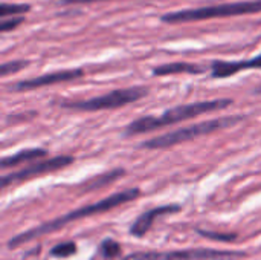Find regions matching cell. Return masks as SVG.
I'll list each match as a JSON object with an SVG mask.
<instances>
[{"instance_id":"1","label":"cell","mask_w":261,"mask_h":260,"mask_svg":"<svg viewBox=\"0 0 261 260\" xmlns=\"http://www.w3.org/2000/svg\"><path fill=\"white\" fill-rule=\"evenodd\" d=\"M139 196V190L138 188H128V190H124V192H119V193H115V195H110L109 198L99 201V202H95V204H90V205H86V207H81L78 210H73L61 218H57L54 221H49V222H44L41 224L40 227H35L29 231H24V233H20L17 234L15 238H12L9 242H8V247L9 248H17L20 247L21 244L24 242H29L32 239H37L40 236H44V234H49L61 227H66L67 224L73 222V221H78V219H83V218H87V216H93V215H99V213H106V211H110L122 204H127L133 199H136Z\"/></svg>"},{"instance_id":"2","label":"cell","mask_w":261,"mask_h":260,"mask_svg":"<svg viewBox=\"0 0 261 260\" xmlns=\"http://www.w3.org/2000/svg\"><path fill=\"white\" fill-rule=\"evenodd\" d=\"M232 104V100L229 98H220V100H211V101H200V103H191V104H184L177 106L173 109L165 110L159 116H142L139 120H135L130 123L125 129L127 136L139 135V133H147L158 130L161 127H167L170 124H176L180 121H187L196 116H200L208 112H216L226 109L228 106Z\"/></svg>"},{"instance_id":"3","label":"cell","mask_w":261,"mask_h":260,"mask_svg":"<svg viewBox=\"0 0 261 260\" xmlns=\"http://www.w3.org/2000/svg\"><path fill=\"white\" fill-rule=\"evenodd\" d=\"M261 12V0H243V2H232L214 6H203L185 11L168 12L161 17L164 23H188V21H202L210 18L219 17H234V15H245V14H255Z\"/></svg>"},{"instance_id":"4","label":"cell","mask_w":261,"mask_h":260,"mask_svg":"<svg viewBox=\"0 0 261 260\" xmlns=\"http://www.w3.org/2000/svg\"><path fill=\"white\" fill-rule=\"evenodd\" d=\"M239 121H242V116H225V118H216V120L197 123V124H193V126H188V127H184V129H177V130L170 132V133H165L162 136H156V138H153L150 141H145V143H142V147H147V149H168L171 146L191 141L194 138L217 132L220 129L231 127Z\"/></svg>"},{"instance_id":"5","label":"cell","mask_w":261,"mask_h":260,"mask_svg":"<svg viewBox=\"0 0 261 260\" xmlns=\"http://www.w3.org/2000/svg\"><path fill=\"white\" fill-rule=\"evenodd\" d=\"M148 93V89L142 86H135L128 89H118L112 90L109 93H104L101 97H95L90 100H83V101H61L60 106L66 109H73V110H87V112H95V110H104V109H118L122 106H127L130 103H135L145 97Z\"/></svg>"},{"instance_id":"6","label":"cell","mask_w":261,"mask_h":260,"mask_svg":"<svg viewBox=\"0 0 261 260\" xmlns=\"http://www.w3.org/2000/svg\"><path fill=\"white\" fill-rule=\"evenodd\" d=\"M234 257H243V253L231 251H216V250H185V251H148L135 253L124 260H228Z\"/></svg>"},{"instance_id":"7","label":"cell","mask_w":261,"mask_h":260,"mask_svg":"<svg viewBox=\"0 0 261 260\" xmlns=\"http://www.w3.org/2000/svg\"><path fill=\"white\" fill-rule=\"evenodd\" d=\"M72 162H73L72 156H55V158H50L47 161H38V162L17 172V173H11V175L3 176L0 184H2V187H6V185H9L12 182H17V181L29 179V178H34V176H38V175H43V173H50V172L64 169Z\"/></svg>"},{"instance_id":"8","label":"cell","mask_w":261,"mask_h":260,"mask_svg":"<svg viewBox=\"0 0 261 260\" xmlns=\"http://www.w3.org/2000/svg\"><path fill=\"white\" fill-rule=\"evenodd\" d=\"M80 77H83V69H64V70H57V72L44 74V75H40L37 78L18 81L17 84L12 86V89L18 90V92H21V90H32V89H38V87L57 84V83L72 81V80H76Z\"/></svg>"},{"instance_id":"9","label":"cell","mask_w":261,"mask_h":260,"mask_svg":"<svg viewBox=\"0 0 261 260\" xmlns=\"http://www.w3.org/2000/svg\"><path fill=\"white\" fill-rule=\"evenodd\" d=\"M180 207L179 205H162V207H156L151 210L144 211L130 227V234L136 236V238H142L153 225L154 219L164 215H171V213H179Z\"/></svg>"},{"instance_id":"10","label":"cell","mask_w":261,"mask_h":260,"mask_svg":"<svg viewBox=\"0 0 261 260\" xmlns=\"http://www.w3.org/2000/svg\"><path fill=\"white\" fill-rule=\"evenodd\" d=\"M261 67V54L243 61H214L211 64V75L213 78H228L231 75H236L240 70L245 69H260Z\"/></svg>"},{"instance_id":"11","label":"cell","mask_w":261,"mask_h":260,"mask_svg":"<svg viewBox=\"0 0 261 260\" xmlns=\"http://www.w3.org/2000/svg\"><path fill=\"white\" fill-rule=\"evenodd\" d=\"M203 67L193 64V63H185V61H177V63H167L162 66H158L153 69V75L156 77H164V75H174V74H202Z\"/></svg>"},{"instance_id":"12","label":"cell","mask_w":261,"mask_h":260,"mask_svg":"<svg viewBox=\"0 0 261 260\" xmlns=\"http://www.w3.org/2000/svg\"><path fill=\"white\" fill-rule=\"evenodd\" d=\"M41 156H46V150L43 149H24L12 156H8V158H3L2 159V169H8V167H14V166H18L21 162H26V161H34V159H38Z\"/></svg>"},{"instance_id":"13","label":"cell","mask_w":261,"mask_h":260,"mask_svg":"<svg viewBox=\"0 0 261 260\" xmlns=\"http://www.w3.org/2000/svg\"><path fill=\"white\" fill-rule=\"evenodd\" d=\"M124 170L122 169H116V170H112V172H107L101 176H96L93 178L92 181L87 182V187H84L86 192H92V190H96V188H101V187H106L112 182H115L116 179H119L121 176H124Z\"/></svg>"},{"instance_id":"14","label":"cell","mask_w":261,"mask_h":260,"mask_svg":"<svg viewBox=\"0 0 261 260\" xmlns=\"http://www.w3.org/2000/svg\"><path fill=\"white\" fill-rule=\"evenodd\" d=\"M31 9L29 5L26 3H21V5H9V3H2L0 5V17L2 20H5L6 17H12V15H17V14H24Z\"/></svg>"},{"instance_id":"15","label":"cell","mask_w":261,"mask_h":260,"mask_svg":"<svg viewBox=\"0 0 261 260\" xmlns=\"http://www.w3.org/2000/svg\"><path fill=\"white\" fill-rule=\"evenodd\" d=\"M121 254V245L113 239H106L101 244V256L106 259H115Z\"/></svg>"},{"instance_id":"16","label":"cell","mask_w":261,"mask_h":260,"mask_svg":"<svg viewBox=\"0 0 261 260\" xmlns=\"http://www.w3.org/2000/svg\"><path fill=\"white\" fill-rule=\"evenodd\" d=\"M76 253V244L75 242H64V244H58L52 248L50 254L55 256V257H69V256H73Z\"/></svg>"},{"instance_id":"17","label":"cell","mask_w":261,"mask_h":260,"mask_svg":"<svg viewBox=\"0 0 261 260\" xmlns=\"http://www.w3.org/2000/svg\"><path fill=\"white\" fill-rule=\"evenodd\" d=\"M29 63L24 61V60H15V61H8V63H3L0 66V74L2 77H8L11 74H15L21 69H24Z\"/></svg>"},{"instance_id":"18","label":"cell","mask_w":261,"mask_h":260,"mask_svg":"<svg viewBox=\"0 0 261 260\" xmlns=\"http://www.w3.org/2000/svg\"><path fill=\"white\" fill-rule=\"evenodd\" d=\"M23 21H24L23 17H9V18H5V20H2V23H0V31H2V32L12 31V29H15L17 26H20Z\"/></svg>"},{"instance_id":"19","label":"cell","mask_w":261,"mask_h":260,"mask_svg":"<svg viewBox=\"0 0 261 260\" xmlns=\"http://www.w3.org/2000/svg\"><path fill=\"white\" fill-rule=\"evenodd\" d=\"M197 233L206 239H213V241H222V242H229L236 239V234H222V233H211V231H203V230H197Z\"/></svg>"},{"instance_id":"20","label":"cell","mask_w":261,"mask_h":260,"mask_svg":"<svg viewBox=\"0 0 261 260\" xmlns=\"http://www.w3.org/2000/svg\"><path fill=\"white\" fill-rule=\"evenodd\" d=\"M95 2H106V0H60L63 5H75V3H95Z\"/></svg>"},{"instance_id":"21","label":"cell","mask_w":261,"mask_h":260,"mask_svg":"<svg viewBox=\"0 0 261 260\" xmlns=\"http://www.w3.org/2000/svg\"><path fill=\"white\" fill-rule=\"evenodd\" d=\"M255 92H257V93H261V86L258 87V89H255Z\"/></svg>"}]
</instances>
